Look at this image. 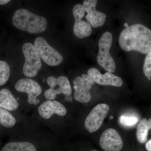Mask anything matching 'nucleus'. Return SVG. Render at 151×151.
I'll return each instance as SVG.
<instances>
[{
	"label": "nucleus",
	"mask_w": 151,
	"mask_h": 151,
	"mask_svg": "<svg viewBox=\"0 0 151 151\" xmlns=\"http://www.w3.org/2000/svg\"><path fill=\"white\" fill-rule=\"evenodd\" d=\"M119 44L124 51L135 50L147 54L151 46V30L142 24L132 25L121 32Z\"/></svg>",
	"instance_id": "f257e3e1"
},
{
	"label": "nucleus",
	"mask_w": 151,
	"mask_h": 151,
	"mask_svg": "<svg viewBox=\"0 0 151 151\" xmlns=\"http://www.w3.org/2000/svg\"><path fill=\"white\" fill-rule=\"evenodd\" d=\"M12 22L17 28L31 34L44 32L47 25L46 18L24 9H19L15 12Z\"/></svg>",
	"instance_id": "f03ea898"
},
{
	"label": "nucleus",
	"mask_w": 151,
	"mask_h": 151,
	"mask_svg": "<svg viewBox=\"0 0 151 151\" xmlns=\"http://www.w3.org/2000/svg\"><path fill=\"white\" fill-rule=\"evenodd\" d=\"M113 35L111 32H106L102 35L98 42L99 52L97 56L99 65L111 73L114 72L116 68L115 61L110 53Z\"/></svg>",
	"instance_id": "7ed1b4c3"
},
{
	"label": "nucleus",
	"mask_w": 151,
	"mask_h": 151,
	"mask_svg": "<svg viewBox=\"0 0 151 151\" xmlns=\"http://www.w3.org/2000/svg\"><path fill=\"white\" fill-rule=\"evenodd\" d=\"M22 50L25 59L23 67L24 74L28 78L35 77L41 68L40 56L35 47L30 42L24 43Z\"/></svg>",
	"instance_id": "20e7f679"
},
{
	"label": "nucleus",
	"mask_w": 151,
	"mask_h": 151,
	"mask_svg": "<svg viewBox=\"0 0 151 151\" xmlns=\"http://www.w3.org/2000/svg\"><path fill=\"white\" fill-rule=\"evenodd\" d=\"M34 45L36 48L41 59L47 65L55 66L62 63L63 60L62 55L50 45L43 37H37Z\"/></svg>",
	"instance_id": "39448f33"
},
{
	"label": "nucleus",
	"mask_w": 151,
	"mask_h": 151,
	"mask_svg": "<svg viewBox=\"0 0 151 151\" xmlns=\"http://www.w3.org/2000/svg\"><path fill=\"white\" fill-rule=\"evenodd\" d=\"M47 83L50 87L44 92L45 97L47 100H54L58 94H63L69 96L71 94L70 81L66 76H62L57 78L49 76L47 79Z\"/></svg>",
	"instance_id": "423d86ee"
},
{
	"label": "nucleus",
	"mask_w": 151,
	"mask_h": 151,
	"mask_svg": "<svg viewBox=\"0 0 151 151\" xmlns=\"http://www.w3.org/2000/svg\"><path fill=\"white\" fill-rule=\"evenodd\" d=\"M109 111V105L101 103L96 105L85 119V126L90 133H93L100 129Z\"/></svg>",
	"instance_id": "0eeeda50"
},
{
	"label": "nucleus",
	"mask_w": 151,
	"mask_h": 151,
	"mask_svg": "<svg viewBox=\"0 0 151 151\" xmlns=\"http://www.w3.org/2000/svg\"><path fill=\"white\" fill-rule=\"evenodd\" d=\"M73 14L75 22L73 25V33L76 37L80 39L89 36L92 33L91 25L88 22L82 20L85 14L82 5L77 4L73 6Z\"/></svg>",
	"instance_id": "6e6552de"
},
{
	"label": "nucleus",
	"mask_w": 151,
	"mask_h": 151,
	"mask_svg": "<svg viewBox=\"0 0 151 151\" xmlns=\"http://www.w3.org/2000/svg\"><path fill=\"white\" fill-rule=\"evenodd\" d=\"M15 88L18 92L27 93L29 104L37 105V97L41 94L42 89L37 81L30 78H21L17 81Z\"/></svg>",
	"instance_id": "1a4fd4ad"
},
{
	"label": "nucleus",
	"mask_w": 151,
	"mask_h": 151,
	"mask_svg": "<svg viewBox=\"0 0 151 151\" xmlns=\"http://www.w3.org/2000/svg\"><path fill=\"white\" fill-rule=\"evenodd\" d=\"M100 147L105 151H120L123 147V142L115 129L105 130L100 138Z\"/></svg>",
	"instance_id": "9d476101"
},
{
	"label": "nucleus",
	"mask_w": 151,
	"mask_h": 151,
	"mask_svg": "<svg viewBox=\"0 0 151 151\" xmlns=\"http://www.w3.org/2000/svg\"><path fill=\"white\" fill-rule=\"evenodd\" d=\"M97 3V0H85L82 5L87 13L85 17L86 20L94 28L102 26L106 20V14L96 9Z\"/></svg>",
	"instance_id": "9b49d317"
},
{
	"label": "nucleus",
	"mask_w": 151,
	"mask_h": 151,
	"mask_svg": "<svg viewBox=\"0 0 151 151\" xmlns=\"http://www.w3.org/2000/svg\"><path fill=\"white\" fill-rule=\"evenodd\" d=\"M87 74L92 78L95 83L105 86L120 87L123 84L122 78L110 72L102 74L96 68H91L87 71Z\"/></svg>",
	"instance_id": "f8f14e48"
},
{
	"label": "nucleus",
	"mask_w": 151,
	"mask_h": 151,
	"mask_svg": "<svg viewBox=\"0 0 151 151\" xmlns=\"http://www.w3.org/2000/svg\"><path fill=\"white\" fill-rule=\"evenodd\" d=\"M73 84L75 92L74 97L76 101L81 103H87L92 99L90 92L92 85L85 79L77 76L73 79Z\"/></svg>",
	"instance_id": "ddd939ff"
},
{
	"label": "nucleus",
	"mask_w": 151,
	"mask_h": 151,
	"mask_svg": "<svg viewBox=\"0 0 151 151\" xmlns=\"http://www.w3.org/2000/svg\"><path fill=\"white\" fill-rule=\"evenodd\" d=\"M38 113L42 118L48 119L53 114L65 116L67 111L62 103L56 100H47L42 103L39 107Z\"/></svg>",
	"instance_id": "4468645a"
},
{
	"label": "nucleus",
	"mask_w": 151,
	"mask_h": 151,
	"mask_svg": "<svg viewBox=\"0 0 151 151\" xmlns=\"http://www.w3.org/2000/svg\"><path fill=\"white\" fill-rule=\"evenodd\" d=\"M19 107L17 99L10 90L3 89L0 91V107L8 111H15Z\"/></svg>",
	"instance_id": "2eb2a0df"
},
{
	"label": "nucleus",
	"mask_w": 151,
	"mask_h": 151,
	"mask_svg": "<svg viewBox=\"0 0 151 151\" xmlns=\"http://www.w3.org/2000/svg\"><path fill=\"white\" fill-rule=\"evenodd\" d=\"M1 151H37L35 147L29 142H12L7 144Z\"/></svg>",
	"instance_id": "dca6fc26"
},
{
	"label": "nucleus",
	"mask_w": 151,
	"mask_h": 151,
	"mask_svg": "<svg viewBox=\"0 0 151 151\" xmlns=\"http://www.w3.org/2000/svg\"><path fill=\"white\" fill-rule=\"evenodd\" d=\"M151 129V119L148 121L143 119L137 127V137L139 142L144 143L147 140L149 130Z\"/></svg>",
	"instance_id": "f3484780"
},
{
	"label": "nucleus",
	"mask_w": 151,
	"mask_h": 151,
	"mask_svg": "<svg viewBox=\"0 0 151 151\" xmlns=\"http://www.w3.org/2000/svg\"><path fill=\"white\" fill-rule=\"evenodd\" d=\"M16 123L14 116L9 111L0 107V124L3 127L11 128L15 125Z\"/></svg>",
	"instance_id": "a211bd4d"
},
{
	"label": "nucleus",
	"mask_w": 151,
	"mask_h": 151,
	"mask_svg": "<svg viewBox=\"0 0 151 151\" xmlns=\"http://www.w3.org/2000/svg\"><path fill=\"white\" fill-rule=\"evenodd\" d=\"M10 75V68L7 63L0 60V86L6 83Z\"/></svg>",
	"instance_id": "6ab92c4d"
},
{
	"label": "nucleus",
	"mask_w": 151,
	"mask_h": 151,
	"mask_svg": "<svg viewBox=\"0 0 151 151\" xmlns=\"http://www.w3.org/2000/svg\"><path fill=\"white\" fill-rule=\"evenodd\" d=\"M144 74L150 80L151 77V46L145 58L143 65Z\"/></svg>",
	"instance_id": "aec40b11"
},
{
	"label": "nucleus",
	"mask_w": 151,
	"mask_h": 151,
	"mask_svg": "<svg viewBox=\"0 0 151 151\" xmlns=\"http://www.w3.org/2000/svg\"><path fill=\"white\" fill-rule=\"evenodd\" d=\"M119 122L122 125L126 127H131L137 123V118L135 117L122 116L119 118Z\"/></svg>",
	"instance_id": "412c9836"
},
{
	"label": "nucleus",
	"mask_w": 151,
	"mask_h": 151,
	"mask_svg": "<svg viewBox=\"0 0 151 151\" xmlns=\"http://www.w3.org/2000/svg\"><path fill=\"white\" fill-rule=\"evenodd\" d=\"M81 77H82L84 79L89 82L90 84H92V85H94V81L91 77H90L89 75H87V74H85V73H83L81 75Z\"/></svg>",
	"instance_id": "4be33fe9"
},
{
	"label": "nucleus",
	"mask_w": 151,
	"mask_h": 151,
	"mask_svg": "<svg viewBox=\"0 0 151 151\" xmlns=\"http://www.w3.org/2000/svg\"><path fill=\"white\" fill-rule=\"evenodd\" d=\"M145 147L148 151H151V139L146 143Z\"/></svg>",
	"instance_id": "5701e85b"
},
{
	"label": "nucleus",
	"mask_w": 151,
	"mask_h": 151,
	"mask_svg": "<svg viewBox=\"0 0 151 151\" xmlns=\"http://www.w3.org/2000/svg\"><path fill=\"white\" fill-rule=\"evenodd\" d=\"M10 1L9 0H0V5H5L9 2Z\"/></svg>",
	"instance_id": "b1692460"
},
{
	"label": "nucleus",
	"mask_w": 151,
	"mask_h": 151,
	"mask_svg": "<svg viewBox=\"0 0 151 151\" xmlns=\"http://www.w3.org/2000/svg\"><path fill=\"white\" fill-rule=\"evenodd\" d=\"M124 26H125V27H126V28H127V27H129V26H128V24H127V23H126L124 24Z\"/></svg>",
	"instance_id": "393cba45"
},
{
	"label": "nucleus",
	"mask_w": 151,
	"mask_h": 151,
	"mask_svg": "<svg viewBox=\"0 0 151 151\" xmlns=\"http://www.w3.org/2000/svg\"><path fill=\"white\" fill-rule=\"evenodd\" d=\"M113 116H111V117H110V119L111 120H112V119H113Z\"/></svg>",
	"instance_id": "a878e982"
},
{
	"label": "nucleus",
	"mask_w": 151,
	"mask_h": 151,
	"mask_svg": "<svg viewBox=\"0 0 151 151\" xmlns=\"http://www.w3.org/2000/svg\"><path fill=\"white\" fill-rule=\"evenodd\" d=\"M92 151H97V150H92Z\"/></svg>",
	"instance_id": "bb28decb"
}]
</instances>
